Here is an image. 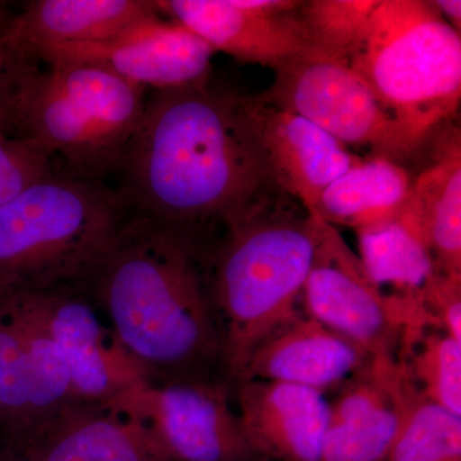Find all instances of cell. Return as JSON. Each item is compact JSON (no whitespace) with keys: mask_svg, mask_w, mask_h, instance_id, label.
Masks as SVG:
<instances>
[{"mask_svg":"<svg viewBox=\"0 0 461 461\" xmlns=\"http://www.w3.org/2000/svg\"><path fill=\"white\" fill-rule=\"evenodd\" d=\"M168 461L259 457L249 445L229 391L214 379L148 384L130 400Z\"/></svg>","mask_w":461,"mask_h":461,"instance_id":"obj_11","label":"cell"},{"mask_svg":"<svg viewBox=\"0 0 461 461\" xmlns=\"http://www.w3.org/2000/svg\"><path fill=\"white\" fill-rule=\"evenodd\" d=\"M147 100V89L99 67L8 57L0 126L65 160L68 173L100 180L114 171Z\"/></svg>","mask_w":461,"mask_h":461,"instance_id":"obj_3","label":"cell"},{"mask_svg":"<svg viewBox=\"0 0 461 461\" xmlns=\"http://www.w3.org/2000/svg\"><path fill=\"white\" fill-rule=\"evenodd\" d=\"M214 54L189 27L158 12L111 41L50 45L21 60L99 67L160 91L206 84Z\"/></svg>","mask_w":461,"mask_h":461,"instance_id":"obj_10","label":"cell"},{"mask_svg":"<svg viewBox=\"0 0 461 461\" xmlns=\"http://www.w3.org/2000/svg\"><path fill=\"white\" fill-rule=\"evenodd\" d=\"M50 173L51 158L42 149L0 126V208Z\"/></svg>","mask_w":461,"mask_h":461,"instance_id":"obj_27","label":"cell"},{"mask_svg":"<svg viewBox=\"0 0 461 461\" xmlns=\"http://www.w3.org/2000/svg\"><path fill=\"white\" fill-rule=\"evenodd\" d=\"M145 0H38L3 23L11 59H25L50 45L107 41L158 14Z\"/></svg>","mask_w":461,"mask_h":461,"instance_id":"obj_19","label":"cell"},{"mask_svg":"<svg viewBox=\"0 0 461 461\" xmlns=\"http://www.w3.org/2000/svg\"><path fill=\"white\" fill-rule=\"evenodd\" d=\"M0 304L7 309L25 339L33 426L50 412L75 402L71 378L62 353L25 297L17 293L2 294Z\"/></svg>","mask_w":461,"mask_h":461,"instance_id":"obj_22","label":"cell"},{"mask_svg":"<svg viewBox=\"0 0 461 461\" xmlns=\"http://www.w3.org/2000/svg\"><path fill=\"white\" fill-rule=\"evenodd\" d=\"M62 353L75 402L120 405L150 384L83 284L18 291Z\"/></svg>","mask_w":461,"mask_h":461,"instance_id":"obj_9","label":"cell"},{"mask_svg":"<svg viewBox=\"0 0 461 461\" xmlns=\"http://www.w3.org/2000/svg\"><path fill=\"white\" fill-rule=\"evenodd\" d=\"M130 206L95 178L50 173L0 208V295L83 284Z\"/></svg>","mask_w":461,"mask_h":461,"instance_id":"obj_5","label":"cell"},{"mask_svg":"<svg viewBox=\"0 0 461 461\" xmlns=\"http://www.w3.org/2000/svg\"><path fill=\"white\" fill-rule=\"evenodd\" d=\"M0 461H33L14 442L0 436Z\"/></svg>","mask_w":461,"mask_h":461,"instance_id":"obj_29","label":"cell"},{"mask_svg":"<svg viewBox=\"0 0 461 461\" xmlns=\"http://www.w3.org/2000/svg\"><path fill=\"white\" fill-rule=\"evenodd\" d=\"M32 423L25 339L7 309L0 304V436L20 438Z\"/></svg>","mask_w":461,"mask_h":461,"instance_id":"obj_25","label":"cell"},{"mask_svg":"<svg viewBox=\"0 0 461 461\" xmlns=\"http://www.w3.org/2000/svg\"><path fill=\"white\" fill-rule=\"evenodd\" d=\"M296 0H158L163 16L189 27L214 51L277 71L308 50Z\"/></svg>","mask_w":461,"mask_h":461,"instance_id":"obj_12","label":"cell"},{"mask_svg":"<svg viewBox=\"0 0 461 461\" xmlns=\"http://www.w3.org/2000/svg\"><path fill=\"white\" fill-rule=\"evenodd\" d=\"M433 7L442 18L460 33L461 30V2L460 0H433Z\"/></svg>","mask_w":461,"mask_h":461,"instance_id":"obj_28","label":"cell"},{"mask_svg":"<svg viewBox=\"0 0 461 461\" xmlns=\"http://www.w3.org/2000/svg\"><path fill=\"white\" fill-rule=\"evenodd\" d=\"M357 230V257L405 327L402 351L435 329L429 300L441 278L417 229L402 214Z\"/></svg>","mask_w":461,"mask_h":461,"instance_id":"obj_18","label":"cell"},{"mask_svg":"<svg viewBox=\"0 0 461 461\" xmlns=\"http://www.w3.org/2000/svg\"><path fill=\"white\" fill-rule=\"evenodd\" d=\"M212 250L189 230L130 209L83 282L153 384L213 379L221 368Z\"/></svg>","mask_w":461,"mask_h":461,"instance_id":"obj_2","label":"cell"},{"mask_svg":"<svg viewBox=\"0 0 461 461\" xmlns=\"http://www.w3.org/2000/svg\"><path fill=\"white\" fill-rule=\"evenodd\" d=\"M412 388L400 364L372 360L330 402L321 461L386 460Z\"/></svg>","mask_w":461,"mask_h":461,"instance_id":"obj_15","label":"cell"},{"mask_svg":"<svg viewBox=\"0 0 461 461\" xmlns=\"http://www.w3.org/2000/svg\"><path fill=\"white\" fill-rule=\"evenodd\" d=\"M400 364L418 393L461 415V342L442 330H426Z\"/></svg>","mask_w":461,"mask_h":461,"instance_id":"obj_24","label":"cell"},{"mask_svg":"<svg viewBox=\"0 0 461 461\" xmlns=\"http://www.w3.org/2000/svg\"><path fill=\"white\" fill-rule=\"evenodd\" d=\"M2 27L3 23H0V84H2L3 74H5V67L8 65V54L3 47L2 42Z\"/></svg>","mask_w":461,"mask_h":461,"instance_id":"obj_30","label":"cell"},{"mask_svg":"<svg viewBox=\"0 0 461 461\" xmlns=\"http://www.w3.org/2000/svg\"><path fill=\"white\" fill-rule=\"evenodd\" d=\"M300 309L372 359L400 364L405 327L336 227L320 222Z\"/></svg>","mask_w":461,"mask_h":461,"instance_id":"obj_8","label":"cell"},{"mask_svg":"<svg viewBox=\"0 0 461 461\" xmlns=\"http://www.w3.org/2000/svg\"><path fill=\"white\" fill-rule=\"evenodd\" d=\"M276 72L263 95L302 115L346 147L371 149V157L414 154L371 86L345 60L305 50Z\"/></svg>","mask_w":461,"mask_h":461,"instance_id":"obj_7","label":"cell"},{"mask_svg":"<svg viewBox=\"0 0 461 461\" xmlns=\"http://www.w3.org/2000/svg\"><path fill=\"white\" fill-rule=\"evenodd\" d=\"M377 0H309L299 17L309 50L348 62V53Z\"/></svg>","mask_w":461,"mask_h":461,"instance_id":"obj_26","label":"cell"},{"mask_svg":"<svg viewBox=\"0 0 461 461\" xmlns=\"http://www.w3.org/2000/svg\"><path fill=\"white\" fill-rule=\"evenodd\" d=\"M9 441L33 461H168L129 402H69Z\"/></svg>","mask_w":461,"mask_h":461,"instance_id":"obj_14","label":"cell"},{"mask_svg":"<svg viewBox=\"0 0 461 461\" xmlns=\"http://www.w3.org/2000/svg\"><path fill=\"white\" fill-rule=\"evenodd\" d=\"M366 351L300 312L258 342L233 384L268 381L326 393L371 364Z\"/></svg>","mask_w":461,"mask_h":461,"instance_id":"obj_16","label":"cell"},{"mask_svg":"<svg viewBox=\"0 0 461 461\" xmlns=\"http://www.w3.org/2000/svg\"><path fill=\"white\" fill-rule=\"evenodd\" d=\"M240 461H267V460L262 459V457H254V459L240 460Z\"/></svg>","mask_w":461,"mask_h":461,"instance_id":"obj_31","label":"cell"},{"mask_svg":"<svg viewBox=\"0 0 461 461\" xmlns=\"http://www.w3.org/2000/svg\"><path fill=\"white\" fill-rule=\"evenodd\" d=\"M402 217L417 229L442 276L461 277L460 130L446 133L432 163L412 180Z\"/></svg>","mask_w":461,"mask_h":461,"instance_id":"obj_20","label":"cell"},{"mask_svg":"<svg viewBox=\"0 0 461 461\" xmlns=\"http://www.w3.org/2000/svg\"><path fill=\"white\" fill-rule=\"evenodd\" d=\"M320 222L293 200L232 224L215 244L211 295L230 381L260 339L302 312Z\"/></svg>","mask_w":461,"mask_h":461,"instance_id":"obj_4","label":"cell"},{"mask_svg":"<svg viewBox=\"0 0 461 461\" xmlns=\"http://www.w3.org/2000/svg\"><path fill=\"white\" fill-rule=\"evenodd\" d=\"M131 211L217 244L232 224L293 202L273 181L240 95L156 91L114 172Z\"/></svg>","mask_w":461,"mask_h":461,"instance_id":"obj_1","label":"cell"},{"mask_svg":"<svg viewBox=\"0 0 461 461\" xmlns=\"http://www.w3.org/2000/svg\"><path fill=\"white\" fill-rule=\"evenodd\" d=\"M240 423L249 445L267 461H321L329 426L324 393L297 384L236 382Z\"/></svg>","mask_w":461,"mask_h":461,"instance_id":"obj_17","label":"cell"},{"mask_svg":"<svg viewBox=\"0 0 461 461\" xmlns=\"http://www.w3.org/2000/svg\"><path fill=\"white\" fill-rule=\"evenodd\" d=\"M348 63L414 153L459 109L460 33L430 2L377 0Z\"/></svg>","mask_w":461,"mask_h":461,"instance_id":"obj_6","label":"cell"},{"mask_svg":"<svg viewBox=\"0 0 461 461\" xmlns=\"http://www.w3.org/2000/svg\"><path fill=\"white\" fill-rule=\"evenodd\" d=\"M240 99L273 181L308 213L329 185L363 159L311 121L275 104L262 93Z\"/></svg>","mask_w":461,"mask_h":461,"instance_id":"obj_13","label":"cell"},{"mask_svg":"<svg viewBox=\"0 0 461 461\" xmlns=\"http://www.w3.org/2000/svg\"><path fill=\"white\" fill-rule=\"evenodd\" d=\"M411 186V175L395 160L363 158L323 190L309 215L359 230L399 215Z\"/></svg>","mask_w":461,"mask_h":461,"instance_id":"obj_21","label":"cell"},{"mask_svg":"<svg viewBox=\"0 0 461 461\" xmlns=\"http://www.w3.org/2000/svg\"><path fill=\"white\" fill-rule=\"evenodd\" d=\"M384 461H461V415L412 388L402 429Z\"/></svg>","mask_w":461,"mask_h":461,"instance_id":"obj_23","label":"cell"}]
</instances>
